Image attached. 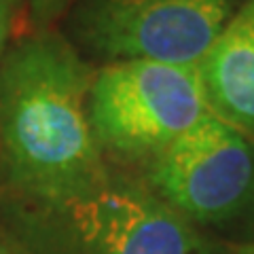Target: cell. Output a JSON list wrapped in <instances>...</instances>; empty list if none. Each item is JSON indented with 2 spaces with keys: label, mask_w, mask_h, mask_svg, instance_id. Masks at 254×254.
<instances>
[{
  "label": "cell",
  "mask_w": 254,
  "mask_h": 254,
  "mask_svg": "<svg viewBox=\"0 0 254 254\" xmlns=\"http://www.w3.org/2000/svg\"><path fill=\"white\" fill-rule=\"evenodd\" d=\"M93 70L55 30H32L0 60V189L58 197L106 172L87 117Z\"/></svg>",
  "instance_id": "6da1fadb"
},
{
  "label": "cell",
  "mask_w": 254,
  "mask_h": 254,
  "mask_svg": "<svg viewBox=\"0 0 254 254\" xmlns=\"http://www.w3.org/2000/svg\"><path fill=\"white\" fill-rule=\"evenodd\" d=\"M0 229L17 254H220L146 185L108 170L58 197L0 189Z\"/></svg>",
  "instance_id": "7a4b0ae2"
},
{
  "label": "cell",
  "mask_w": 254,
  "mask_h": 254,
  "mask_svg": "<svg viewBox=\"0 0 254 254\" xmlns=\"http://www.w3.org/2000/svg\"><path fill=\"white\" fill-rule=\"evenodd\" d=\"M205 115L197 64L123 60L93 70L87 117L100 150L155 157Z\"/></svg>",
  "instance_id": "3957f363"
},
{
  "label": "cell",
  "mask_w": 254,
  "mask_h": 254,
  "mask_svg": "<svg viewBox=\"0 0 254 254\" xmlns=\"http://www.w3.org/2000/svg\"><path fill=\"white\" fill-rule=\"evenodd\" d=\"M240 0H78L70 30L110 62L199 64L233 19Z\"/></svg>",
  "instance_id": "277c9868"
},
{
  "label": "cell",
  "mask_w": 254,
  "mask_h": 254,
  "mask_svg": "<svg viewBox=\"0 0 254 254\" xmlns=\"http://www.w3.org/2000/svg\"><path fill=\"white\" fill-rule=\"evenodd\" d=\"M146 187L193 225L242 218L254 199V140L210 113L150 157Z\"/></svg>",
  "instance_id": "5b68a950"
},
{
  "label": "cell",
  "mask_w": 254,
  "mask_h": 254,
  "mask_svg": "<svg viewBox=\"0 0 254 254\" xmlns=\"http://www.w3.org/2000/svg\"><path fill=\"white\" fill-rule=\"evenodd\" d=\"M199 66L210 113L254 133V0H246Z\"/></svg>",
  "instance_id": "8992f818"
},
{
  "label": "cell",
  "mask_w": 254,
  "mask_h": 254,
  "mask_svg": "<svg viewBox=\"0 0 254 254\" xmlns=\"http://www.w3.org/2000/svg\"><path fill=\"white\" fill-rule=\"evenodd\" d=\"M78 2V0H26L30 23L34 30H49L64 13Z\"/></svg>",
  "instance_id": "52a82bcc"
},
{
  "label": "cell",
  "mask_w": 254,
  "mask_h": 254,
  "mask_svg": "<svg viewBox=\"0 0 254 254\" xmlns=\"http://www.w3.org/2000/svg\"><path fill=\"white\" fill-rule=\"evenodd\" d=\"M21 0H0V60L9 47V38L13 32L15 13L19 11Z\"/></svg>",
  "instance_id": "ba28073f"
},
{
  "label": "cell",
  "mask_w": 254,
  "mask_h": 254,
  "mask_svg": "<svg viewBox=\"0 0 254 254\" xmlns=\"http://www.w3.org/2000/svg\"><path fill=\"white\" fill-rule=\"evenodd\" d=\"M244 220H246V225H244L246 240H244V242H254V199H252V203H250L248 212L244 214Z\"/></svg>",
  "instance_id": "9c48e42d"
},
{
  "label": "cell",
  "mask_w": 254,
  "mask_h": 254,
  "mask_svg": "<svg viewBox=\"0 0 254 254\" xmlns=\"http://www.w3.org/2000/svg\"><path fill=\"white\" fill-rule=\"evenodd\" d=\"M229 254H254V242H237L229 246Z\"/></svg>",
  "instance_id": "30bf717a"
},
{
  "label": "cell",
  "mask_w": 254,
  "mask_h": 254,
  "mask_svg": "<svg viewBox=\"0 0 254 254\" xmlns=\"http://www.w3.org/2000/svg\"><path fill=\"white\" fill-rule=\"evenodd\" d=\"M0 254H17L15 248H13L11 240L6 237V233L2 231V229H0Z\"/></svg>",
  "instance_id": "8fae6325"
},
{
  "label": "cell",
  "mask_w": 254,
  "mask_h": 254,
  "mask_svg": "<svg viewBox=\"0 0 254 254\" xmlns=\"http://www.w3.org/2000/svg\"><path fill=\"white\" fill-rule=\"evenodd\" d=\"M21 2H23V0H21Z\"/></svg>",
  "instance_id": "7c38bea8"
}]
</instances>
